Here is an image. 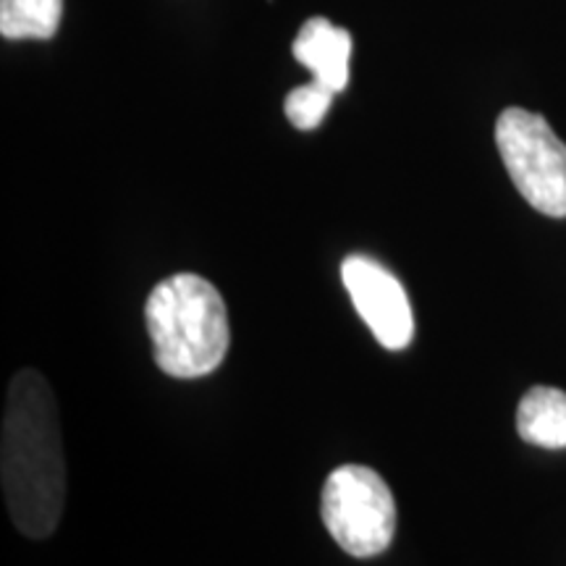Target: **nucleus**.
I'll list each match as a JSON object with an SVG mask.
<instances>
[{
    "mask_svg": "<svg viewBox=\"0 0 566 566\" xmlns=\"http://www.w3.org/2000/svg\"><path fill=\"white\" fill-rule=\"evenodd\" d=\"M0 485L19 533L48 537L59 527L66 501V457L59 401L38 370L13 375L0 436Z\"/></svg>",
    "mask_w": 566,
    "mask_h": 566,
    "instance_id": "1",
    "label": "nucleus"
},
{
    "mask_svg": "<svg viewBox=\"0 0 566 566\" xmlns=\"http://www.w3.org/2000/svg\"><path fill=\"white\" fill-rule=\"evenodd\" d=\"M155 363L179 380L205 378L229 354L231 328L221 292L197 273L160 281L145 304Z\"/></svg>",
    "mask_w": 566,
    "mask_h": 566,
    "instance_id": "2",
    "label": "nucleus"
},
{
    "mask_svg": "<svg viewBox=\"0 0 566 566\" xmlns=\"http://www.w3.org/2000/svg\"><path fill=\"white\" fill-rule=\"evenodd\" d=\"M323 525L354 558H373L388 551L396 533L391 488L365 464H342L331 472L321 499Z\"/></svg>",
    "mask_w": 566,
    "mask_h": 566,
    "instance_id": "3",
    "label": "nucleus"
},
{
    "mask_svg": "<svg viewBox=\"0 0 566 566\" xmlns=\"http://www.w3.org/2000/svg\"><path fill=\"white\" fill-rule=\"evenodd\" d=\"M495 145L520 195L543 216L566 218V145L546 118L506 108L495 122Z\"/></svg>",
    "mask_w": 566,
    "mask_h": 566,
    "instance_id": "4",
    "label": "nucleus"
},
{
    "mask_svg": "<svg viewBox=\"0 0 566 566\" xmlns=\"http://www.w3.org/2000/svg\"><path fill=\"white\" fill-rule=\"evenodd\" d=\"M342 281L354 310L384 349L401 352L415 338V313L401 281L367 254H349L342 263Z\"/></svg>",
    "mask_w": 566,
    "mask_h": 566,
    "instance_id": "5",
    "label": "nucleus"
},
{
    "mask_svg": "<svg viewBox=\"0 0 566 566\" xmlns=\"http://www.w3.org/2000/svg\"><path fill=\"white\" fill-rule=\"evenodd\" d=\"M294 59L313 71L317 82L336 92H344L349 84L352 34L328 19L315 17L304 21L292 45Z\"/></svg>",
    "mask_w": 566,
    "mask_h": 566,
    "instance_id": "6",
    "label": "nucleus"
},
{
    "mask_svg": "<svg viewBox=\"0 0 566 566\" xmlns=\"http://www.w3.org/2000/svg\"><path fill=\"white\" fill-rule=\"evenodd\" d=\"M516 430L525 443L566 449V394L562 388H530L516 409Z\"/></svg>",
    "mask_w": 566,
    "mask_h": 566,
    "instance_id": "7",
    "label": "nucleus"
},
{
    "mask_svg": "<svg viewBox=\"0 0 566 566\" xmlns=\"http://www.w3.org/2000/svg\"><path fill=\"white\" fill-rule=\"evenodd\" d=\"M61 17L63 0H0V34L6 40H51Z\"/></svg>",
    "mask_w": 566,
    "mask_h": 566,
    "instance_id": "8",
    "label": "nucleus"
},
{
    "mask_svg": "<svg viewBox=\"0 0 566 566\" xmlns=\"http://www.w3.org/2000/svg\"><path fill=\"white\" fill-rule=\"evenodd\" d=\"M334 97V90L325 87L323 82L313 80L310 84H302V87L289 92L283 111H286V118L296 126V129L313 132L321 126L323 118L328 116Z\"/></svg>",
    "mask_w": 566,
    "mask_h": 566,
    "instance_id": "9",
    "label": "nucleus"
}]
</instances>
